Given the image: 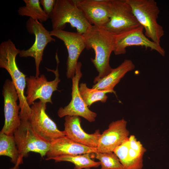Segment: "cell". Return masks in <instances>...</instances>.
Segmentation results:
<instances>
[{"label": "cell", "instance_id": "e0dca14e", "mask_svg": "<svg viewBox=\"0 0 169 169\" xmlns=\"http://www.w3.org/2000/svg\"><path fill=\"white\" fill-rule=\"evenodd\" d=\"M97 152L96 148H92L77 143L65 136L60 137L52 141L46 155V160L56 157L73 155Z\"/></svg>", "mask_w": 169, "mask_h": 169}, {"label": "cell", "instance_id": "5b68a950", "mask_svg": "<svg viewBox=\"0 0 169 169\" xmlns=\"http://www.w3.org/2000/svg\"><path fill=\"white\" fill-rule=\"evenodd\" d=\"M109 20L104 28L116 35L140 25L126 0H108Z\"/></svg>", "mask_w": 169, "mask_h": 169}, {"label": "cell", "instance_id": "5bb4252c", "mask_svg": "<svg viewBox=\"0 0 169 169\" xmlns=\"http://www.w3.org/2000/svg\"><path fill=\"white\" fill-rule=\"evenodd\" d=\"M126 125L127 121L123 119L110 123L108 128L100 135L96 148L97 152H113L121 145L129 135Z\"/></svg>", "mask_w": 169, "mask_h": 169}, {"label": "cell", "instance_id": "52a82bcc", "mask_svg": "<svg viewBox=\"0 0 169 169\" xmlns=\"http://www.w3.org/2000/svg\"><path fill=\"white\" fill-rule=\"evenodd\" d=\"M13 136L19 155L27 157L33 152L45 156L49 151L50 143L41 138L31 127L28 120H21L20 126Z\"/></svg>", "mask_w": 169, "mask_h": 169}, {"label": "cell", "instance_id": "4316f807", "mask_svg": "<svg viewBox=\"0 0 169 169\" xmlns=\"http://www.w3.org/2000/svg\"><path fill=\"white\" fill-rule=\"evenodd\" d=\"M23 158L22 156L19 155L18 161L14 166L9 169H19L20 165L23 163Z\"/></svg>", "mask_w": 169, "mask_h": 169}, {"label": "cell", "instance_id": "3957f363", "mask_svg": "<svg viewBox=\"0 0 169 169\" xmlns=\"http://www.w3.org/2000/svg\"><path fill=\"white\" fill-rule=\"evenodd\" d=\"M52 30H64L67 23L83 34L91 25L76 5L75 0H56L53 11L49 16Z\"/></svg>", "mask_w": 169, "mask_h": 169}, {"label": "cell", "instance_id": "7402d4cb", "mask_svg": "<svg viewBox=\"0 0 169 169\" xmlns=\"http://www.w3.org/2000/svg\"><path fill=\"white\" fill-rule=\"evenodd\" d=\"M79 91L85 104L90 107L93 103L98 101L105 102L108 98L106 94L113 93L114 90H99L95 89L88 88L86 83H82L79 85Z\"/></svg>", "mask_w": 169, "mask_h": 169}, {"label": "cell", "instance_id": "ffe728a7", "mask_svg": "<svg viewBox=\"0 0 169 169\" xmlns=\"http://www.w3.org/2000/svg\"><path fill=\"white\" fill-rule=\"evenodd\" d=\"M92 153L60 156L55 157L54 160L55 162L66 161L73 163L74 169H90L92 167H97L100 165V161H95L92 160Z\"/></svg>", "mask_w": 169, "mask_h": 169}, {"label": "cell", "instance_id": "44dd1931", "mask_svg": "<svg viewBox=\"0 0 169 169\" xmlns=\"http://www.w3.org/2000/svg\"><path fill=\"white\" fill-rule=\"evenodd\" d=\"M25 5L20 7L18 10V15L29 17L40 23L46 21L49 18L42 9L38 0H23Z\"/></svg>", "mask_w": 169, "mask_h": 169}, {"label": "cell", "instance_id": "d6986e66", "mask_svg": "<svg viewBox=\"0 0 169 169\" xmlns=\"http://www.w3.org/2000/svg\"><path fill=\"white\" fill-rule=\"evenodd\" d=\"M135 68V65L131 60L125 59L118 67L113 69L109 74L94 84L92 88L99 90H113L125 74Z\"/></svg>", "mask_w": 169, "mask_h": 169}, {"label": "cell", "instance_id": "9a60e30c", "mask_svg": "<svg viewBox=\"0 0 169 169\" xmlns=\"http://www.w3.org/2000/svg\"><path fill=\"white\" fill-rule=\"evenodd\" d=\"M75 1L91 25L105 27L109 20L108 0H75Z\"/></svg>", "mask_w": 169, "mask_h": 169}, {"label": "cell", "instance_id": "6da1fadb", "mask_svg": "<svg viewBox=\"0 0 169 169\" xmlns=\"http://www.w3.org/2000/svg\"><path fill=\"white\" fill-rule=\"evenodd\" d=\"M86 49H93L95 57L91 60L99 72L98 76L94 79L96 84L111 71L110 59L113 52L114 35L104 28L91 25L87 31L83 34Z\"/></svg>", "mask_w": 169, "mask_h": 169}, {"label": "cell", "instance_id": "9c48e42d", "mask_svg": "<svg viewBox=\"0 0 169 169\" xmlns=\"http://www.w3.org/2000/svg\"><path fill=\"white\" fill-rule=\"evenodd\" d=\"M31 108V113L28 120L33 130L41 138L50 143L54 139L65 136L64 131L59 130L46 113V103L40 100L34 102Z\"/></svg>", "mask_w": 169, "mask_h": 169}, {"label": "cell", "instance_id": "7c38bea8", "mask_svg": "<svg viewBox=\"0 0 169 169\" xmlns=\"http://www.w3.org/2000/svg\"><path fill=\"white\" fill-rule=\"evenodd\" d=\"M141 25L120 34L114 35L113 52L116 55L125 54L127 47L133 46H141L154 50L162 56L165 55L164 49L150 40L143 33Z\"/></svg>", "mask_w": 169, "mask_h": 169}, {"label": "cell", "instance_id": "30bf717a", "mask_svg": "<svg viewBox=\"0 0 169 169\" xmlns=\"http://www.w3.org/2000/svg\"><path fill=\"white\" fill-rule=\"evenodd\" d=\"M4 99V123L1 131L9 135H13L14 131L20 126L21 120L18 105V96L12 81L7 79L4 82L2 90Z\"/></svg>", "mask_w": 169, "mask_h": 169}, {"label": "cell", "instance_id": "484cf974", "mask_svg": "<svg viewBox=\"0 0 169 169\" xmlns=\"http://www.w3.org/2000/svg\"><path fill=\"white\" fill-rule=\"evenodd\" d=\"M56 0H40V4L43 7L44 12L49 17L52 13L54 6Z\"/></svg>", "mask_w": 169, "mask_h": 169}, {"label": "cell", "instance_id": "603a6c76", "mask_svg": "<svg viewBox=\"0 0 169 169\" xmlns=\"http://www.w3.org/2000/svg\"><path fill=\"white\" fill-rule=\"evenodd\" d=\"M0 155L8 156L12 163L14 164L17 163L19 154L13 135L0 131Z\"/></svg>", "mask_w": 169, "mask_h": 169}, {"label": "cell", "instance_id": "cb8c5ba5", "mask_svg": "<svg viewBox=\"0 0 169 169\" xmlns=\"http://www.w3.org/2000/svg\"><path fill=\"white\" fill-rule=\"evenodd\" d=\"M92 157L100 161L101 167L99 169H124L119 158L114 152L93 153Z\"/></svg>", "mask_w": 169, "mask_h": 169}, {"label": "cell", "instance_id": "d4e9b609", "mask_svg": "<svg viewBox=\"0 0 169 169\" xmlns=\"http://www.w3.org/2000/svg\"><path fill=\"white\" fill-rule=\"evenodd\" d=\"M128 139L130 147L144 154L146 151V149L143 146L140 141L137 140L134 135H130Z\"/></svg>", "mask_w": 169, "mask_h": 169}, {"label": "cell", "instance_id": "277c9868", "mask_svg": "<svg viewBox=\"0 0 169 169\" xmlns=\"http://www.w3.org/2000/svg\"><path fill=\"white\" fill-rule=\"evenodd\" d=\"M137 20L145 29V35L158 44L164 35L162 26L157 19L160 12L154 0H126Z\"/></svg>", "mask_w": 169, "mask_h": 169}, {"label": "cell", "instance_id": "ac0fdd59", "mask_svg": "<svg viewBox=\"0 0 169 169\" xmlns=\"http://www.w3.org/2000/svg\"><path fill=\"white\" fill-rule=\"evenodd\" d=\"M113 152L119 158L124 169L142 168L144 153L130 147L128 138L117 147Z\"/></svg>", "mask_w": 169, "mask_h": 169}, {"label": "cell", "instance_id": "4fadbf2b", "mask_svg": "<svg viewBox=\"0 0 169 169\" xmlns=\"http://www.w3.org/2000/svg\"><path fill=\"white\" fill-rule=\"evenodd\" d=\"M54 36L64 42L67 50L68 56L66 62V76L71 79L74 76L78 58L86 48L83 34L77 32L64 30H52L50 31Z\"/></svg>", "mask_w": 169, "mask_h": 169}, {"label": "cell", "instance_id": "7a4b0ae2", "mask_svg": "<svg viewBox=\"0 0 169 169\" xmlns=\"http://www.w3.org/2000/svg\"><path fill=\"white\" fill-rule=\"evenodd\" d=\"M20 51L10 39L2 42L0 44V67L5 69L11 76L18 96L21 120H28L32 110L24 94L26 76L20 70L16 61Z\"/></svg>", "mask_w": 169, "mask_h": 169}, {"label": "cell", "instance_id": "8fae6325", "mask_svg": "<svg viewBox=\"0 0 169 169\" xmlns=\"http://www.w3.org/2000/svg\"><path fill=\"white\" fill-rule=\"evenodd\" d=\"M82 64L78 62L74 76L72 79V99L69 104L64 107H60L58 110L59 117L62 118L66 116L82 117L90 122L95 121L97 115L90 110L83 100L79 91V83L82 77L81 71Z\"/></svg>", "mask_w": 169, "mask_h": 169}, {"label": "cell", "instance_id": "8992f818", "mask_svg": "<svg viewBox=\"0 0 169 169\" xmlns=\"http://www.w3.org/2000/svg\"><path fill=\"white\" fill-rule=\"evenodd\" d=\"M55 59L57 65L55 70L46 68L48 71H51L55 74V78L53 80L48 81L44 74L38 77L30 76L26 78V99L29 106L37 99L44 103L52 104L51 97L53 93L58 90V84L60 81L58 69L59 61L57 53H56Z\"/></svg>", "mask_w": 169, "mask_h": 169}, {"label": "cell", "instance_id": "2e32d148", "mask_svg": "<svg viewBox=\"0 0 169 169\" xmlns=\"http://www.w3.org/2000/svg\"><path fill=\"white\" fill-rule=\"evenodd\" d=\"M81 119L77 116H66L64 123L65 136L74 141L84 145L97 148L101 135L100 130L93 134L85 132L81 126Z\"/></svg>", "mask_w": 169, "mask_h": 169}, {"label": "cell", "instance_id": "ba28073f", "mask_svg": "<svg viewBox=\"0 0 169 169\" xmlns=\"http://www.w3.org/2000/svg\"><path fill=\"white\" fill-rule=\"evenodd\" d=\"M26 28L31 34H33L35 39L33 44L27 50L20 51L19 54L21 57H31L34 59L35 76H39V66L42 60L44 50L48 43L55 42L50 32L47 30L41 23L37 20L29 18L26 23Z\"/></svg>", "mask_w": 169, "mask_h": 169}]
</instances>
